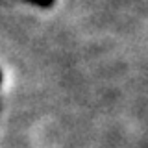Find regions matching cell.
I'll list each match as a JSON object with an SVG mask.
<instances>
[{
    "instance_id": "1",
    "label": "cell",
    "mask_w": 148,
    "mask_h": 148,
    "mask_svg": "<svg viewBox=\"0 0 148 148\" xmlns=\"http://www.w3.org/2000/svg\"><path fill=\"white\" fill-rule=\"evenodd\" d=\"M26 2H30V4H34V6L37 8H52L54 4H56V0H26Z\"/></svg>"
},
{
    "instance_id": "2",
    "label": "cell",
    "mask_w": 148,
    "mask_h": 148,
    "mask_svg": "<svg viewBox=\"0 0 148 148\" xmlns=\"http://www.w3.org/2000/svg\"><path fill=\"white\" fill-rule=\"evenodd\" d=\"M2 78H4V76H2V69H0V83H2Z\"/></svg>"
}]
</instances>
